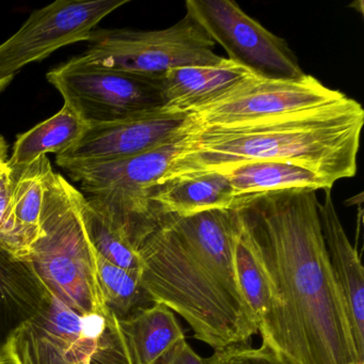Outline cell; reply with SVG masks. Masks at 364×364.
I'll return each instance as SVG.
<instances>
[{
	"instance_id": "obj_21",
	"label": "cell",
	"mask_w": 364,
	"mask_h": 364,
	"mask_svg": "<svg viewBox=\"0 0 364 364\" xmlns=\"http://www.w3.org/2000/svg\"><path fill=\"white\" fill-rule=\"evenodd\" d=\"M97 257V282L106 309L118 321L156 304L146 291L139 270L124 269Z\"/></svg>"
},
{
	"instance_id": "obj_2",
	"label": "cell",
	"mask_w": 364,
	"mask_h": 364,
	"mask_svg": "<svg viewBox=\"0 0 364 364\" xmlns=\"http://www.w3.org/2000/svg\"><path fill=\"white\" fill-rule=\"evenodd\" d=\"M240 228L236 208L161 214L138 249L142 282L154 302L181 315L215 350L247 344L259 332L236 272Z\"/></svg>"
},
{
	"instance_id": "obj_12",
	"label": "cell",
	"mask_w": 364,
	"mask_h": 364,
	"mask_svg": "<svg viewBox=\"0 0 364 364\" xmlns=\"http://www.w3.org/2000/svg\"><path fill=\"white\" fill-rule=\"evenodd\" d=\"M181 140L124 159L65 169L82 191L100 201L129 210L152 208L151 188L167 173Z\"/></svg>"
},
{
	"instance_id": "obj_19",
	"label": "cell",
	"mask_w": 364,
	"mask_h": 364,
	"mask_svg": "<svg viewBox=\"0 0 364 364\" xmlns=\"http://www.w3.org/2000/svg\"><path fill=\"white\" fill-rule=\"evenodd\" d=\"M118 321L133 364H152L185 338L174 313L159 302Z\"/></svg>"
},
{
	"instance_id": "obj_6",
	"label": "cell",
	"mask_w": 364,
	"mask_h": 364,
	"mask_svg": "<svg viewBox=\"0 0 364 364\" xmlns=\"http://www.w3.org/2000/svg\"><path fill=\"white\" fill-rule=\"evenodd\" d=\"M82 63L144 77H157L185 67H215L223 57L215 42L188 14L163 31L133 29L93 31Z\"/></svg>"
},
{
	"instance_id": "obj_14",
	"label": "cell",
	"mask_w": 364,
	"mask_h": 364,
	"mask_svg": "<svg viewBox=\"0 0 364 364\" xmlns=\"http://www.w3.org/2000/svg\"><path fill=\"white\" fill-rule=\"evenodd\" d=\"M50 297L31 262L0 248V364H7L14 336Z\"/></svg>"
},
{
	"instance_id": "obj_1",
	"label": "cell",
	"mask_w": 364,
	"mask_h": 364,
	"mask_svg": "<svg viewBox=\"0 0 364 364\" xmlns=\"http://www.w3.org/2000/svg\"><path fill=\"white\" fill-rule=\"evenodd\" d=\"M316 191L240 197L245 232L261 262L268 297L257 326L287 364H364L330 265Z\"/></svg>"
},
{
	"instance_id": "obj_10",
	"label": "cell",
	"mask_w": 364,
	"mask_h": 364,
	"mask_svg": "<svg viewBox=\"0 0 364 364\" xmlns=\"http://www.w3.org/2000/svg\"><path fill=\"white\" fill-rule=\"evenodd\" d=\"M346 95L323 86L313 76L272 80L249 76L212 102L187 112L193 125L240 124L334 103Z\"/></svg>"
},
{
	"instance_id": "obj_9",
	"label": "cell",
	"mask_w": 364,
	"mask_h": 364,
	"mask_svg": "<svg viewBox=\"0 0 364 364\" xmlns=\"http://www.w3.org/2000/svg\"><path fill=\"white\" fill-rule=\"evenodd\" d=\"M129 0H57L36 10L22 27L0 44V80L48 58L63 46L90 39L102 20Z\"/></svg>"
},
{
	"instance_id": "obj_22",
	"label": "cell",
	"mask_w": 364,
	"mask_h": 364,
	"mask_svg": "<svg viewBox=\"0 0 364 364\" xmlns=\"http://www.w3.org/2000/svg\"><path fill=\"white\" fill-rule=\"evenodd\" d=\"M82 220L95 255L112 265L141 272L138 253L125 238L110 225L109 221L85 198L82 208Z\"/></svg>"
},
{
	"instance_id": "obj_11",
	"label": "cell",
	"mask_w": 364,
	"mask_h": 364,
	"mask_svg": "<svg viewBox=\"0 0 364 364\" xmlns=\"http://www.w3.org/2000/svg\"><path fill=\"white\" fill-rule=\"evenodd\" d=\"M188 123L185 112L161 109L121 122L90 127L71 148L56 155L57 165L65 170L140 154L181 139Z\"/></svg>"
},
{
	"instance_id": "obj_8",
	"label": "cell",
	"mask_w": 364,
	"mask_h": 364,
	"mask_svg": "<svg viewBox=\"0 0 364 364\" xmlns=\"http://www.w3.org/2000/svg\"><path fill=\"white\" fill-rule=\"evenodd\" d=\"M189 16L223 46L229 60L259 78L301 80L306 73L282 38L245 14L232 0H187Z\"/></svg>"
},
{
	"instance_id": "obj_15",
	"label": "cell",
	"mask_w": 364,
	"mask_h": 364,
	"mask_svg": "<svg viewBox=\"0 0 364 364\" xmlns=\"http://www.w3.org/2000/svg\"><path fill=\"white\" fill-rule=\"evenodd\" d=\"M252 75L225 58L215 67H185L157 76L163 97V109L187 112L225 95Z\"/></svg>"
},
{
	"instance_id": "obj_17",
	"label": "cell",
	"mask_w": 364,
	"mask_h": 364,
	"mask_svg": "<svg viewBox=\"0 0 364 364\" xmlns=\"http://www.w3.org/2000/svg\"><path fill=\"white\" fill-rule=\"evenodd\" d=\"M52 169L50 159L43 155L22 171L12 172L14 182L8 214L9 252L22 259H26L41 232L46 178Z\"/></svg>"
},
{
	"instance_id": "obj_20",
	"label": "cell",
	"mask_w": 364,
	"mask_h": 364,
	"mask_svg": "<svg viewBox=\"0 0 364 364\" xmlns=\"http://www.w3.org/2000/svg\"><path fill=\"white\" fill-rule=\"evenodd\" d=\"M87 129L86 123L63 105L55 116L18 136L8 167L12 172H20L48 153L60 154L71 148Z\"/></svg>"
},
{
	"instance_id": "obj_3",
	"label": "cell",
	"mask_w": 364,
	"mask_h": 364,
	"mask_svg": "<svg viewBox=\"0 0 364 364\" xmlns=\"http://www.w3.org/2000/svg\"><path fill=\"white\" fill-rule=\"evenodd\" d=\"M364 109L350 97L232 125L188 123L164 178L220 172L251 161H287L334 183L357 173Z\"/></svg>"
},
{
	"instance_id": "obj_7",
	"label": "cell",
	"mask_w": 364,
	"mask_h": 364,
	"mask_svg": "<svg viewBox=\"0 0 364 364\" xmlns=\"http://www.w3.org/2000/svg\"><path fill=\"white\" fill-rule=\"evenodd\" d=\"M65 105L87 127L112 124L163 109L156 77H144L82 63L77 58L48 72Z\"/></svg>"
},
{
	"instance_id": "obj_18",
	"label": "cell",
	"mask_w": 364,
	"mask_h": 364,
	"mask_svg": "<svg viewBox=\"0 0 364 364\" xmlns=\"http://www.w3.org/2000/svg\"><path fill=\"white\" fill-rule=\"evenodd\" d=\"M237 197L283 191H325L333 184L315 172L287 161H251L220 171Z\"/></svg>"
},
{
	"instance_id": "obj_5",
	"label": "cell",
	"mask_w": 364,
	"mask_h": 364,
	"mask_svg": "<svg viewBox=\"0 0 364 364\" xmlns=\"http://www.w3.org/2000/svg\"><path fill=\"white\" fill-rule=\"evenodd\" d=\"M7 364H133L109 311L80 314L54 296L14 336Z\"/></svg>"
},
{
	"instance_id": "obj_28",
	"label": "cell",
	"mask_w": 364,
	"mask_h": 364,
	"mask_svg": "<svg viewBox=\"0 0 364 364\" xmlns=\"http://www.w3.org/2000/svg\"><path fill=\"white\" fill-rule=\"evenodd\" d=\"M12 80H14V77H8L4 78V80H0V92L5 90V89L7 88V86H9L10 82H12Z\"/></svg>"
},
{
	"instance_id": "obj_13",
	"label": "cell",
	"mask_w": 364,
	"mask_h": 364,
	"mask_svg": "<svg viewBox=\"0 0 364 364\" xmlns=\"http://www.w3.org/2000/svg\"><path fill=\"white\" fill-rule=\"evenodd\" d=\"M332 189H325L318 204L321 232L330 265L344 300L355 350L364 362V274L357 248L349 242L332 200Z\"/></svg>"
},
{
	"instance_id": "obj_4",
	"label": "cell",
	"mask_w": 364,
	"mask_h": 364,
	"mask_svg": "<svg viewBox=\"0 0 364 364\" xmlns=\"http://www.w3.org/2000/svg\"><path fill=\"white\" fill-rule=\"evenodd\" d=\"M85 198L61 174L50 170L41 232L26 259L50 295L74 312L92 314L107 309L97 282V257L82 220Z\"/></svg>"
},
{
	"instance_id": "obj_24",
	"label": "cell",
	"mask_w": 364,
	"mask_h": 364,
	"mask_svg": "<svg viewBox=\"0 0 364 364\" xmlns=\"http://www.w3.org/2000/svg\"><path fill=\"white\" fill-rule=\"evenodd\" d=\"M203 364H287L265 345L255 348L248 344L234 345L215 350Z\"/></svg>"
},
{
	"instance_id": "obj_23",
	"label": "cell",
	"mask_w": 364,
	"mask_h": 364,
	"mask_svg": "<svg viewBox=\"0 0 364 364\" xmlns=\"http://www.w3.org/2000/svg\"><path fill=\"white\" fill-rule=\"evenodd\" d=\"M235 265L240 289L250 306L257 321H259V316L263 313L267 302V281H266L261 262L245 232L242 223L238 234L237 242H236Z\"/></svg>"
},
{
	"instance_id": "obj_27",
	"label": "cell",
	"mask_w": 364,
	"mask_h": 364,
	"mask_svg": "<svg viewBox=\"0 0 364 364\" xmlns=\"http://www.w3.org/2000/svg\"><path fill=\"white\" fill-rule=\"evenodd\" d=\"M8 144L6 142L5 138L0 136V165L7 163L8 161Z\"/></svg>"
},
{
	"instance_id": "obj_26",
	"label": "cell",
	"mask_w": 364,
	"mask_h": 364,
	"mask_svg": "<svg viewBox=\"0 0 364 364\" xmlns=\"http://www.w3.org/2000/svg\"><path fill=\"white\" fill-rule=\"evenodd\" d=\"M152 364H203V359L197 355L184 338L174 343Z\"/></svg>"
},
{
	"instance_id": "obj_25",
	"label": "cell",
	"mask_w": 364,
	"mask_h": 364,
	"mask_svg": "<svg viewBox=\"0 0 364 364\" xmlns=\"http://www.w3.org/2000/svg\"><path fill=\"white\" fill-rule=\"evenodd\" d=\"M14 178L7 163L0 165V248L9 251V214L10 197Z\"/></svg>"
},
{
	"instance_id": "obj_16",
	"label": "cell",
	"mask_w": 364,
	"mask_h": 364,
	"mask_svg": "<svg viewBox=\"0 0 364 364\" xmlns=\"http://www.w3.org/2000/svg\"><path fill=\"white\" fill-rule=\"evenodd\" d=\"M240 199L227 176L220 172L164 178L150 193L151 201L161 214L178 216L216 208H234Z\"/></svg>"
}]
</instances>
